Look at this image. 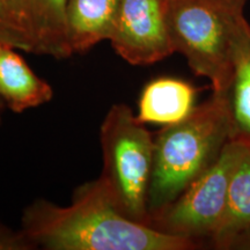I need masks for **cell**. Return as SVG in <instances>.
<instances>
[{
  "label": "cell",
  "instance_id": "obj_1",
  "mask_svg": "<svg viewBox=\"0 0 250 250\" xmlns=\"http://www.w3.org/2000/svg\"><path fill=\"white\" fill-rule=\"evenodd\" d=\"M21 230L48 250H192L201 243L122 213L101 177L81 184L67 206L40 198L23 210Z\"/></svg>",
  "mask_w": 250,
  "mask_h": 250
},
{
  "label": "cell",
  "instance_id": "obj_2",
  "mask_svg": "<svg viewBox=\"0 0 250 250\" xmlns=\"http://www.w3.org/2000/svg\"><path fill=\"white\" fill-rule=\"evenodd\" d=\"M230 132L228 90L212 92L183 121L162 126L154 137L147 202L151 221L217 161Z\"/></svg>",
  "mask_w": 250,
  "mask_h": 250
},
{
  "label": "cell",
  "instance_id": "obj_3",
  "mask_svg": "<svg viewBox=\"0 0 250 250\" xmlns=\"http://www.w3.org/2000/svg\"><path fill=\"white\" fill-rule=\"evenodd\" d=\"M243 5L235 0H166L174 51L184 56L192 73L210 80L213 92L229 89Z\"/></svg>",
  "mask_w": 250,
  "mask_h": 250
},
{
  "label": "cell",
  "instance_id": "obj_4",
  "mask_svg": "<svg viewBox=\"0 0 250 250\" xmlns=\"http://www.w3.org/2000/svg\"><path fill=\"white\" fill-rule=\"evenodd\" d=\"M103 155L101 179L122 213L151 226L148 190L154 138L124 103L109 109L100 127Z\"/></svg>",
  "mask_w": 250,
  "mask_h": 250
},
{
  "label": "cell",
  "instance_id": "obj_5",
  "mask_svg": "<svg viewBox=\"0 0 250 250\" xmlns=\"http://www.w3.org/2000/svg\"><path fill=\"white\" fill-rule=\"evenodd\" d=\"M246 147L229 140L217 161L153 218L151 226L201 245L203 240L210 242L224 214L233 171Z\"/></svg>",
  "mask_w": 250,
  "mask_h": 250
},
{
  "label": "cell",
  "instance_id": "obj_6",
  "mask_svg": "<svg viewBox=\"0 0 250 250\" xmlns=\"http://www.w3.org/2000/svg\"><path fill=\"white\" fill-rule=\"evenodd\" d=\"M116 54L131 65H151L174 54L166 0H121L109 40Z\"/></svg>",
  "mask_w": 250,
  "mask_h": 250
},
{
  "label": "cell",
  "instance_id": "obj_7",
  "mask_svg": "<svg viewBox=\"0 0 250 250\" xmlns=\"http://www.w3.org/2000/svg\"><path fill=\"white\" fill-rule=\"evenodd\" d=\"M31 45V54L71 57L67 40V0H11Z\"/></svg>",
  "mask_w": 250,
  "mask_h": 250
},
{
  "label": "cell",
  "instance_id": "obj_8",
  "mask_svg": "<svg viewBox=\"0 0 250 250\" xmlns=\"http://www.w3.org/2000/svg\"><path fill=\"white\" fill-rule=\"evenodd\" d=\"M196 87L186 80L155 78L142 90L137 117L144 124L160 126L179 123L196 108Z\"/></svg>",
  "mask_w": 250,
  "mask_h": 250
},
{
  "label": "cell",
  "instance_id": "obj_9",
  "mask_svg": "<svg viewBox=\"0 0 250 250\" xmlns=\"http://www.w3.org/2000/svg\"><path fill=\"white\" fill-rule=\"evenodd\" d=\"M52 87L31 70L18 49L0 50V99L13 112H23L51 101Z\"/></svg>",
  "mask_w": 250,
  "mask_h": 250
},
{
  "label": "cell",
  "instance_id": "obj_10",
  "mask_svg": "<svg viewBox=\"0 0 250 250\" xmlns=\"http://www.w3.org/2000/svg\"><path fill=\"white\" fill-rule=\"evenodd\" d=\"M121 0H67L66 29L72 54H85L110 40Z\"/></svg>",
  "mask_w": 250,
  "mask_h": 250
},
{
  "label": "cell",
  "instance_id": "obj_11",
  "mask_svg": "<svg viewBox=\"0 0 250 250\" xmlns=\"http://www.w3.org/2000/svg\"><path fill=\"white\" fill-rule=\"evenodd\" d=\"M250 235V147L235 166L228 187L223 217L210 240L214 249L233 250L237 241Z\"/></svg>",
  "mask_w": 250,
  "mask_h": 250
},
{
  "label": "cell",
  "instance_id": "obj_12",
  "mask_svg": "<svg viewBox=\"0 0 250 250\" xmlns=\"http://www.w3.org/2000/svg\"><path fill=\"white\" fill-rule=\"evenodd\" d=\"M230 140L250 147V23L243 19L233 48V74L228 89Z\"/></svg>",
  "mask_w": 250,
  "mask_h": 250
},
{
  "label": "cell",
  "instance_id": "obj_13",
  "mask_svg": "<svg viewBox=\"0 0 250 250\" xmlns=\"http://www.w3.org/2000/svg\"><path fill=\"white\" fill-rule=\"evenodd\" d=\"M0 45L31 52L29 40L15 14L11 0H0Z\"/></svg>",
  "mask_w": 250,
  "mask_h": 250
},
{
  "label": "cell",
  "instance_id": "obj_14",
  "mask_svg": "<svg viewBox=\"0 0 250 250\" xmlns=\"http://www.w3.org/2000/svg\"><path fill=\"white\" fill-rule=\"evenodd\" d=\"M37 247L22 230H14L0 224V250H34Z\"/></svg>",
  "mask_w": 250,
  "mask_h": 250
},
{
  "label": "cell",
  "instance_id": "obj_15",
  "mask_svg": "<svg viewBox=\"0 0 250 250\" xmlns=\"http://www.w3.org/2000/svg\"><path fill=\"white\" fill-rule=\"evenodd\" d=\"M233 250H250V235L242 237L240 241H237L233 247Z\"/></svg>",
  "mask_w": 250,
  "mask_h": 250
},
{
  "label": "cell",
  "instance_id": "obj_16",
  "mask_svg": "<svg viewBox=\"0 0 250 250\" xmlns=\"http://www.w3.org/2000/svg\"><path fill=\"white\" fill-rule=\"evenodd\" d=\"M5 103H4V101H2L1 99H0V123H1V115H2V111H4V109H5Z\"/></svg>",
  "mask_w": 250,
  "mask_h": 250
},
{
  "label": "cell",
  "instance_id": "obj_17",
  "mask_svg": "<svg viewBox=\"0 0 250 250\" xmlns=\"http://www.w3.org/2000/svg\"><path fill=\"white\" fill-rule=\"evenodd\" d=\"M235 1H241V2H246L247 0H235Z\"/></svg>",
  "mask_w": 250,
  "mask_h": 250
},
{
  "label": "cell",
  "instance_id": "obj_18",
  "mask_svg": "<svg viewBox=\"0 0 250 250\" xmlns=\"http://www.w3.org/2000/svg\"><path fill=\"white\" fill-rule=\"evenodd\" d=\"M2 46H4V45H0V50H1V48H2Z\"/></svg>",
  "mask_w": 250,
  "mask_h": 250
}]
</instances>
